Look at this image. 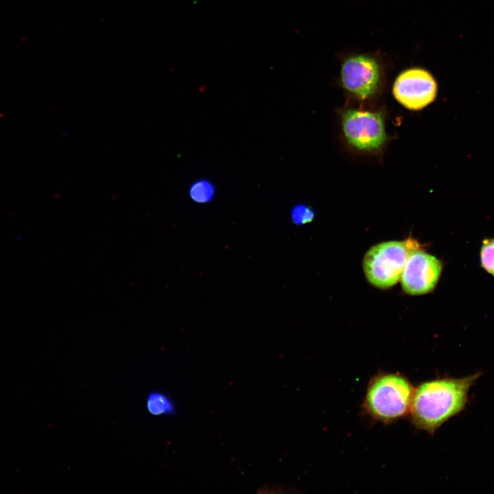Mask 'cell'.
Masks as SVG:
<instances>
[{"label": "cell", "instance_id": "cell-1", "mask_svg": "<svg viewBox=\"0 0 494 494\" xmlns=\"http://www.w3.org/2000/svg\"><path fill=\"white\" fill-rule=\"evenodd\" d=\"M478 372L462 377L428 380L414 388L410 411L412 424L430 434L464 410L469 392L481 376Z\"/></svg>", "mask_w": 494, "mask_h": 494}, {"label": "cell", "instance_id": "cell-2", "mask_svg": "<svg viewBox=\"0 0 494 494\" xmlns=\"http://www.w3.org/2000/svg\"><path fill=\"white\" fill-rule=\"evenodd\" d=\"M414 392V386L402 374H377L368 385L363 412L383 423L395 422L410 413Z\"/></svg>", "mask_w": 494, "mask_h": 494}, {"label": "cell", "instance_id": "cell-3", "mask_svg": "<svg viewBox=\"0 0 494 494\" xmlns=\"http://www.w3.org/2000/svg\"><path fill=\"white\" fill-rule=\"evenodd\" d=\"M339 60L340 82L346 92L362 100L379 93L389 60L380 49L340 54Z\"/></svg>", "mask_w": 494, "mask_h": 494}, {"label": "cell", "instance_id": "cell-4", "mask_svg": "<svg viewBox=\"0 0 494 494\" xmlns=\"http://www.w3.org/2000/svg\"><path fill=\"white\" fill-rule=\"evenodd\" d=\"M413 238L403 241H388L372 246L365 254L363 270L368 281L379 288L397 284L410 254L419 249Z\"/></svg>", "mask_w": 494, "mask_h": 494}, {"label": "cell", "instance_id": "cell-5", "mask_svg": "<svg viewBox=\"0 0 494 494\" xmlns=\"http://www.w3.org/2000/svg\"><path fill=\"white\" fill-rule=\"evenodd\" d=\"M341 124L346 141L355 149L378 150L387 139L380 112L347 109L342 114Z\"/></svg>", "mask_w": 494, "mask_h": 494}, {"label": "cell", "instance_id": "cell-6", "mask_svg": "<svg viewBox=\"0 0 494 494\" xmlns=\"http://www.w3.org/2000/svg\"><path fill=\"white\" fill-rule=\"evenodd\" d=\"M438 84L433 75L424 68L412 67L399 73L392 85L395 98L404 107L421 110L433 102Z\"/></svg>", "mask_w": 494, "mask_h": 494}, {"label": "cell", "instance_id": "cell-7", "mask_svg": "<svg viewBox=\"0 0 494 494\" xmlns=\"http://www.w3.org/2000/svg\"><path fill=\"white\" fill-rule=\"evenodd\" d=\"M442 268L441 262L436 257L420 249L413 250L401 277L403 290L413 296L430 292L439 280Z\"/></svg>", "mask_w": 494, "mask_h": 494}, {"label": "cell", "instance_id": "cell-8", "mask_svg": "<svg viewBox=\"0 0 494 494\" xmlns=\"http://www.w3.org/2000/svg\"><path fill=\"white\" fill-rule=\"evenodd\" d=\"M145 407L147 412L154 416H172L177 412L174 399L161 390L149 392L145 400Z\"/></svg>", "mask_w": 494, "mask_h": 494}, {"label": "cell", "instance_id": "cell-9", "mask_svg": "<svg viewBox=\"0 0 494 494\" xmlns=\"http://www.w3.org/2000/svg\"><path fill=\"white\" fill-rule=\"evenodd\" d=\"M214 185L209 180H199L194 182L189 188L191 199L198 203L209 202L214 196Z\"/></svg>", "mask_w": 494, "mask_h": 494}, {"label": "cell", "instance_id": "cell-10", "mask_svg": "<svg viewBox=\"0 0 494 494\" xmlns=\"http://www.w3.org/2000/svg\"><path fill=\"white\" fill-rule=\"evenodd\" d=\"M480 259L482 267L494 276V239L483 241L480 250Z\"/></svg>", "mask_w": 494, "mask_h": 494}, {"label": "cell", "instance_id": "cell-11", "mask_svg": "<svg viewBox=\"0 0 494 494\" xmlns=\"http://www.w3.org/2000/svg\"><path fill=\"white\" fill-rule=\"evenodd\" d=\"M314 213L305 204L296 205L292 211V219L295 224H304L313 220Z\"/></svg>", "mask_w": 494, "mask_h": 494}]
</instances>
